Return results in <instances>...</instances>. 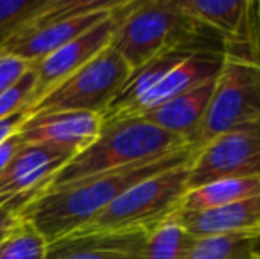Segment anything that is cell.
Instances as JSON below:
<instances>
[{"instance_id": "1", "label": "cell", "mask_w": 260, "mask_h": 259, "mask_svg": "<svg viewBox=\"0 0 260 259\" xmlns=\"http://www.w3.org/2000/svg\"><path fill=\"white\" fill-rule=\"evenodd\" d=\"M191 158L193 148L189 146L161 158L106 170L73 183L48 188L21 211V218L30 224L46 243H52L83 227L137 183L154 174L189 163Z\"/></svg>"}, {"instance_id": "2", "label": "cell", "mask_w": 260, "mask_h": 259, "mask_svg": "<svg viewBox=\"0 0 260 259\" xmlns=\"http://www.w3.org/2000/svg\"><path fill=\"white\" fill-rule=\"evenodd\" d=\"M189 148V142L157 128L142 118L103 123L98 138L73 156L50 181L48 188L83 180L106 170L149 162ZM46 188V190H48Z\"/></svg>"}, {"instance_id": "3", "label": "cell", "mask_w": 260, "mask_h": 259, "mask_svg": "<svg viewBox=\"0 0 260 259\" xmlns=\"http://www.w3.org/2000/svg\"><path fill=\"white\" fill-rule=\"evenodd\" d=\"M214 32L189 18L177 0H124L112 48L138 69L170 48Z\"/></svg>"}, {"instance_id": "4", "label": "cell", "mask_w": 260, "mask_h": 259, "mask_svg": "<svg viewBox=\"0 0 260 259\" xmlns=\"http://www.w3.org/2000/svg\"><path fill=\"white\" fill-rule=\"evenodd\" d=\"M189 163L140 181L75 233L149 231L174 217L188 192Z\"/></svg>"}, {"instance_id": "5", "label": "cell", "mask_w": 260, "mask_h": 259, "mask_svg": "<svg viewBox=\"0 0 260 259\" xmlns=\"http://www.w3.org/2000/svg\"><path fill=\"white\" fill-rule=\"evenodd\" d=\"M133 69L112 46L41 98L28 114L38 112H94L101 114L119 96Z\"/></svg>"}, {"instance_id": "6", "label": "cell", "mask_w": 260, "mask_h": 259, "mask_svg": "<svg viewBox=\"0 0 260 259\" xmlns=\"http://www.w3.org/2000/svg\"><path fill=\"white\" fill-rule=\"evenodd\" d=\"M257 119H260V66L225 59L204 121L191 142L193 151Z\"/></svg>"}, {"instance_id": "7", "label": "cell", "mask_w": 260, "mask_h": 259, "mask_svg": "<svg viewBox=\"0 0 260 259\" xmlns=\"http://www.w3.org/2000/svg\"><path fill=\"white\" fill-rule=\"evenodd\" d=\"M122 0H58L48 14L11 41L2 52L27 63L48 57L108 18Z\"/></svg>"}, {"instance_id": "8", "label": "cell", "mask_w": 260, "mask_h": 259, "mask_svg": "<svg viewBox=\"0 0 260 259\" xmlns=\"http://www.w3.org/2000/svg\"><path fill=\"white\" fill-rule=\"evenodd\" d=\"M226 178H260V119L216 137L189 162V188Z\"/></svg>"}, {"instance_id": "9", "label": "cell", "mask_w": 260, "mask_h": 259, "mask_svg": "<svg viewBox=\"0 0 260 259\" xmlns=\"http://www.w3.org/2000/svg\"><path fill=\"white\" fill-rule=\"evenodd\" d=\"M73 156L48 146H21L0 172V208L21 215Z\"/></svg>"}, {"instance_id": "10", "label": "cell", "mask_w": 260, "mask_h": 259, "mask_svg": "<svg viewBox=\"0 0 260 259\" xmlns=\"http://www.w3.org/2000/svg\"><path fill=\"white\" fill-rule=\"evenodd\" d=\"M124 4V0H122ZM120 4V6H122ZM120 6L105 18L101 23L92 27L89 32L82 34L80 38L73 39L71 43L60 46L50 53L48 57L32 63V71H34V91H32L30 105L28 110L41 100L45 94L53 91L58 83H62L66 78L82 69L87 63L100 55L105 48L112 45L113 34H115L117 23H119V9Z\"/></svg>"}, {"instance_id": "11", "label": "cell", "mask_w": 260, "mask_h": 259, "mask_svg": "<svg viewBox=\"0 0 260 259\" xmlns=\"http://www.w3.org/2000/svg\"><path fill=\"white\" fill-rule=\"evenodd\" d=\"M103 128V118L94 112H38L28 114L18 128L23 146H48L78 155L89 148Z\"/></svg>"}, {"instance_id": "12", "label": "cell", "mask_w": 260, "mask_h": 259, "mask_svg": "<svg viewBox=\"0 0 260 259\" xmlns=\"http://www.w3.org/2000/svg\"><path fill=\"white\" fill-rule=\"evenodd\" d=\"M225 55L221 50H197L186 59L179 61L172 66L163 76L137 101L131 110L129 118H140L145 112L167 103L168 100L200 85V83L212 80L219 75Z\"/></svg>"}, {"instance_id": "13", "label": "cell", "mask_w": 260, "mask_h": 259, "mask_svg": "<svg viewBox=\"0 0 260 259\" xmlns=\"http://www.w3.org/2000/svg\"><path fill=\"white\" fill-rule=\"evenodd\" d=\"M147 231L71 233L48 243L45 259H145Z\"/></svg>"}, {"instance_id": "14", "label": "cell", "mask_w": 260, "mask_h": 259, "mask_svg": "<svg viewBox=\"0 0 260 259\" xmlns=\"http://www.w3.org/2000/svg\"><path fill=\"white\" fill-rule=\"evenodd\" d=\"M216 78L207 80V82L172 98L167 103L145 112L140 118L168 133L184 138L191 146L193 138L204 121L212 93H214Z\"/></svg>"}, {"instance_id": "15", "label": "cell", "mask_w": 260, "mask_h": 259, "mask_svg": "<svg viewBox=\"0 0 260 259\" xmlns=\"http://www.w3.org/2000/svg\"><path fill=\"white\" fill-rule=\"evenodd\" d=\"M174 218L195 238L260 231V195L195 213H175Z\"/></svg>"}, {"instance_id": "16", "label": "cell", "mask_w": 260, "mask_h": 259, "mask_svg": "<svg viewBox=\"0 0 260 259\" xmlns=\"http://www.w3.org/2000/svg\"><path fill=\"white\" fill-rule=\"evenodd\" d=\"M260 195V178H226L189 188L177 213H195Z\"/></svg>"}, {"instance_id": "17", "label": "cell", "mask_w": 260, "mask_h": 259, "mask_svg": "<svg viewBox=\"0 0 260 259\" xmlns=\"http://www.w3.org/2000/svg\"><path fill=\"white\" fill-rule=\"evenodd\" d=\"M177 2L179 7L189 18L202 23L204 27L218 32L225 39L237 31L244 16L248 0H232V2H225V0H177Z\"/></svg>"}, {"instance_id": "18", "label": "cell", "mask_w": 260, "mask_h": 259, "mask_svg": "<svg viewBox=\"0 0 260 259\" xmlns=\"http://www.w3.org/2000/svg\"><path fill=\"white\" fill-rule=\"evenodd\" d=\"M57 4L58 0H0V52Z\"/></svg>"}, {"instance_id": "19", "label": "cell", "mask_w": 260, "mask_h": 259, "mask_svg": "<svg viewBox=\"0 0 260 259\" xmlns=\"http://www.w3.org/2000/svg\"><path fill=\"white\" fill-rule=\"evenodd\" d=\"M195 243V236L170 217L147 231L145 259H188Z\"/></svg>"}, {"instance_id": "20", "label": "cell", "mask_w": 260, "mask_h": 259, "mask_svg": "<svg viewBox=\"0 0 260 259\" xmlns=\"http://www.w3.org/2000/svg\"><path fill=\"white\" fill-rule=\"evenodd\" d=\"M255 233H232L197 238L188 259H257L251 240Z\"/></svg>"}, {"instance_id": "21", "label": "cell", "mask_w": 260, "mask_h": 259, "mask_svg": "<svg viewBox=\"0 0 260 259\" xmlns=\"http://www.w3.org/2000/svg\"><path fill=\"white\" fill-rule=\"evenodd\" d=\"M48 243L25 220L0 242V259H45Z\"/></svg>"}, {"instance_id": "22", "label": "cell", "mask_w": 260, "mask_h": 259, "mask_svg": "<svg viewBox=\"0 0 260 259\" xmlns=\"http://www.w3.org/2000/svg\"><path fill=\"white\" fill-rule=\"evenodd\" d=\"M32 91H34V71L30 66V69L25 73L23 78L0 96V121L21 110H28Z\"/></svg>"}, {"instance_id": "23", "label": "cell", "mask_w": 260, "mask_h": 259, "mask_svg": "<svg viewBox=\"0 0 260 259\" xmlns=\"http://www.w3.org/2000/svg\"><path fill=\"white\" fill-rule=\"evenodd\" d=\"M30 63L20 57L0 52V96L13 85H16L25 76V73L30 69Z\"/></svg>"}, {"instance_id": "24", "label": "cell", "mask_w": 260, "mask_h": 259, "mask_svg": "<svg viewBox=\"0 0 260 259\" xmlns=\"http://www.w3.org/2000/svg\"><path fill=\"white\" fill-rule=\"evenodd\" d=\"M27 116H28V110H21V112H18V114H14V116H11V118L4 119V121H0V144L6 142L11 135L16 133L18 128L21 126V123L27 119Z\"/></svg>"}, {"instance_id": "25", "label": "cell", "mask_w": 260, "mask_h": 259, "mask_svg": "<svg viewBox=\"0 0 260 259\" xmlns=\"http://www.w3.org/2000/svg\"><path fill=\"white\" fill-rule=\"evenodd\" d=\"M21 220H23L21 215L0 208V242H4V240L21 224Z\"/></svg>"}, {"instance_id": "26", "label": "cell", "mask_w": 260, "mask_h": 259, "mask_svg": "<svg viewBox=\"0 0 260 259\" xmlns=\"http://www.w3.org/2000/svg\"><path fill=\"white\" fill-rule=\"evenodd\" d=\"M21 140H20V137H18V133H14V135H11L9 138H7L6 142H2L0 144V172L4 170V167L9 163V160L14 156V153L18 151V149L21 148Z\"/></svg>"}, {"instance_id": "27", "label": "cell", "mask_w": 260, "mask_h": 259, "mask_svg": "<svg viewBox=\"0 0 260 259\" xmlns=\"http://www.w3.org/2000/svg\"><path fill=\"white\" fill-rule=\"evenodd\" d=\"M251 247H253L255 257L260 259V231H258V233H255V235H253V240H251Z\"/></svg>"}]
</instances>
